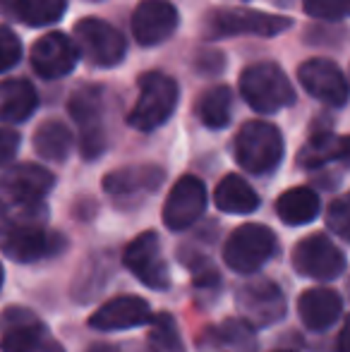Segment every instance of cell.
<instances>
[{"label": "cell", "mask_w": 350, "mask_h": 352, "mask_svg": "<svg viewBox=\"0 0 350 352\" xmlns=\"http://www.w3.org/2000/svg\"><path fill=\"white\" fill-rule=\"evenodd\" d=\"M206 206V187L199 177L185 175L173 185L164 204V223L168 230H187L199 221Z\"/></svg>", "instance_id": "5bb4252c"}, {"label": "cell", "mask_w": 350, "mask_h": 352, "mask_svg": "<svg viewBox=\"0 0 350 352\" xmlns=\"http://www.w3.org/2000/svg\"><path fill=\"white\" fill-rule=\"evenodd\" d=\"M214 204L223 213H238V216H245V213L257 211L259 197H257V192L250 187V182L245 180V177L226 175L214 192Z\"/></svg>", "instance_id": "603a6c76"}, {"label": "cell", "mask_w": 350, "mask_h": 352, "mask_svg": "<svg viewBox=\"0 0 350 352\" xmlns=\"http://www.w3.org/2000/svg\"><path fill=\"white\" fill-rule=\"evenodd\" d=\"M151 321V307L146 300L137 295H120L113 300L103 302L91 316L89 326L94 331H125L135 326L149 324Z\"/></svg>", "instance_id": "ac0fdd59"}, {"label": "cell", "mask_w": 350, "mask_h": 352, "mask_svg": "<svg viewBox=\"0 0 350 352\" xmlns=\"http://www.w3.org/2000/svg\"><path fill=\"white\" fill-rule=\"evenodd\" d=\"M72 132L65 122L46 120L34 132V151L53 163H63L72 151Z\"/></svg>", "instance_id": "d4e9b609"}, {"label": "cell", "mask_w": 350, "mask_h": 352, "mask_svg": "<svg viewBox=\"0 0 350 352\" xmlns=\"http://www.w3.org/2000/svg\"><path fill=\"white\" fill-rule=\"evenodd\" d=\"M276 252V235L262 223L235 228L223 245V259L238 274H257Z\"/></svg>", "instance_id": "277c9868"}, {"label": "cell", "mask_w": 350, "mask_h": 352, "mask_svg": "<svg viewBox=\"0 0 350 352\" xmlns=\"http://www.w3.org/2000/svg\"><path fill=\"white\" fill-rule=\"evenodd\" d=\"M0 324H3L0 348L5 352H65L29 309L10 307Z\"/></svg>", "instance_id": "52a82bcc"}, {"label": "cell", "mask_w": 350, "mask_h": 352, "mask_svg": "<svg viewBox=\"0 0 350 352\" xmlns=\"http://www.w3.org/2000/svg\"><path fill=\"white\" fill-rule=\"evenodd\" d=\"M240 94L250 108L276 113L295 101V89L276 63H257L240 74Z\"/></svg>", "instance_id": "3957f363"}, {"label": "cell", "mask_w": 350, "mask_h": 352, "mask_svg": "<svg viewBox=\"0 0 350 352\" xmlns=\"http://www.w3.org/2000/svg\"><path fill=\"white\" fill-rule=\"evenodd\" d=\"M87 352H120L116 348V345H111V343H96V345H91Z\"/></svg>", "instance_id": "836d02e7"}, {"label": "cell", "mask_w": 350, "mask_h": 352, "mask_svg": "<svg viewBox=\"0 0 350 352\" xmlns=\"http://www.w3.org/2000/svg\"><path fill=\"white\" fill-rule=\"evenodd\" d=\"M329 161H350V137L322 132V135H314L300 153V163L305 168H317Z\"/></svg>", "instance_id": "484cf974"}, {"label": "cell", "mask_w": 350, "mask_h": 352, "mask_svg": "<svg viewBox=\"0 0 350 352\" xmlns=\"http://www.w3.org/2000/svg\"><path fill=\"white\" fill-rule=\"evenodd\" d=\"M0 10L27 27H48L65 14L67 0H0Z\"/></svg>", "instance_id": "7402d4cb"}, {"label": "cell", "mask_w": 350, "mask_h": 352, "mask_svg": "<svg viewBox=\"0 0 350 352\" xmlns=\"http://www.w3.org/2000/svg\"><path fill=\"white\" fill-rule=\"evenodd\" d=\"M149 340L159 352H182V340H180V333H177V324L173 316L166 314V311L151 316Z\"/></svg>", "instance_id": "83f0119b"}, {"label": "cell", "mask_w": 350, "mask_h": 352, "mask_svg": "<svg viewBox=\"0 0 350 352\" xmlns=\"http://www.w3.org/2000/svg\"><path fill=\"white\" fill-rule=\"evenodd\" d=\"M327 226L336 232L341 240L350 242V192L341 195L329 204L327 211Z\"/></svg>", "instance_id": "f1b7e54d"}, {"label": "cell", "mask_w": 350, "mask_h": 352, "mask_svg": "<svg viewBox=\"0 0 350 352\" xmlns=\"http://www.w3.org/2000/svg\"><path fill=\"white\" fill-rule=\"evenodd\" d=\"M307 14L317 19H343L350 14V0H303Z\"/></svg>", "instance_id": "f546056e"}, {"label": "cell", "mask_w": 350, "mask_h": 352, "mask_svg": "<svg viewBox=\"0 0 350 352\" xmlns=\"http://www.w3.org/2000/svg\"><path fill=\"white\" fill-rule=\"evenodd\" d=\"M39 94L27 79H5L0 82V122H24L34 116Z\"/></svg>", "instance_id": "44dd1931"}, {"label": "cell", "mask_w": 350, "mask_h": 352, "mask_svg": "<svg viewBox=\"0 0 350 352\" xmlns=\"http://www.w3.org/2000/svg\"><path fill=\"white\" fill-rule=\"evenodd\" d=\"M283 158V135L276 125L262 120L245 122L235 137V161L252 175L276 170Z\"/></svg>", "instance_id": "7a4b0ae2"}, {"label": "cell", "mask_w": 350, "mask_h": 352, "mask_svg": "<svg viewBox=\"0 0 350 352\" xmlns=\"http://www.w3.org/2000/svg\"><path fill=\"white\" fill-rule=\"evenodd\" d=\"M293 269L305 278L333 280L346 271V254L327 235H309L295 245Z\"/></svg>", "instance_id": "ba28073f"}, {"label": "cell", "mask_w": 350, "mask_h": 352, "mask_svg": "<svg viewBox=\"0 0 350 352\" xmlns=\"http://www.w3.org/2000/svg\"><path fill=\"white\" fill-rule=\"evenodd\" d=\"M19 144H22V137H19L17 130L0 127V168L10 166L14 161V156L19 151Z\"/></svg>", "instance_id": "1f68e13d"}, {"label": "cell", "mask_w": 350, "mask_h": 352, "mask_svg": "<svg viewBox=\"0 0 350 352\" xmlns=\"http://www.w3.org/2000/svg\"><path fill=\"white\" fill-rule=\"evenodd\" d=\"M348 87H350V84H348Z\"/></svg>", "instance_id": "8d00e7d4"}, {"label": "cell", "mask_w": 350, "mask_h": 352, "mask_svg": "<svg viewBox=\"0 0 350 352\" xmlns=\"http://www.w3.org/2000/svg\"><path fill=\"white\" fill-rule=\"evenodd\" d=\"M75 46L96 67H116L125 60V36L113 24L96 17H85L75 24Z\"/></svg>", "instance_id": "8992f818"}, {"label": "cell", "mask_w": 350, "mask_h": 352, "mask_svg": "<svg viewBox=\"0 0 350 352\" xmlns=\"http://www.w3.org/2000/svg\"><path fill=\"white\" fill-rule=\"evenodd\" d=\"M293 27V19L283 14H269L259 10L245 8H219L206 19V34L209 36H278L285 29Z\"/></svg>", "instance_id": "5b68a950"}, {"label": "cell", "mask_w": 350, "mask_h": 352, "mask_svg": "<svg viewBox=\"0 0 350 352\" xmlns=\"http://www.w3.org/2000/svg\"><path fill=\"white\" fill-rule=\"evenodd\" d=\"M63 237L58 232H48L43 226H19L0 232V250L5 256L19 264L46 259L63 250Z\"/></svg>", "instance_id": "7c38bea8"}, {"label": "cell", "mask_w": 350, "mask_h": 352, "mask_svg": "<svg viewBox=\"0 0 350 352\" xmlns=\"http://www.w3.org/2000/svg\"><path fill=\"white\" fill-rule=\"evenodd\" d=\"M22 58V41L10 27H0V74L12 70Z\"/></svg>", "instance_id": "4dcf8cb0"}, {"label": "cell", "mask_w": 350, "mask_h": 352, "mask_svg": "<svg viewBox=\"0 0 350 352\" xmlns=\"http://www.w3.org/2000/svg\"><path fill=\"white\" fill-rule=\"evenodd\" d=\"M298 311L309 331H327L338 321L343 311V300L336 290L329 287H309L300 295Z\"/></svg>", "instance_id": "d6986e66"}, {"label": "cell", "mask_w": 350, "mask_h": 352, "mask_svg": "<svg viewBox=\"0 0 350 352\" xmlns=\"http://www.w3.org/2000/svg\"><path fill=\"white\" fill-rule=\"evenodd\" d=\"M276 213L285 226H307L319 213V197L309 187H293L276 201Z\"/></svg>", "instance_id": "cb8c5ba5"}, {"label": "cell", "mask_w": 350, "mask_h": 352, "mask_svg": "<svg viewBox=\"0 0 350 352\" xmlns=\"http://www.w3.org/2000/svg\"><path fill=\"white\" fill-rule=\"evenodd\" d=\"M238 309L245 324L262 329L285 316V297L276 283L269 278H254L238 290Z\"/></svg>", "instance_id": "8fae6325"}, {"label": "cell", "mask_w": 350, "mask_h": 352, "mask_svg": "<svg viewBox=\"0 0 350 352\" xmlns=\"http://www.w3.org/2000/svg\"><path fill=\"white\" fill-rule=\"evenodd\" d=\"M80 60L75 41L63 32L43 34L32 46V67L43 79H61L75 70Z\"/></svg>", "instance_id": "9a60e30c"}, {"label": "cell", "mask_w": 350, "mask_h": 352, "mask_svg": "<svg viewBox=\"0 0 350 352\" xmlns=\"http://www.w3.org/2000/svg\"><path fill=\"white\" fill-rule=\"evenodd\" d=\"M56 177L36 163H19L0 175V199L12 201H43L53 190Z\"/></svg>", "instance_id": "e0dca14e"}, {"label": "cell", "mask_w": 350, "mask_h": 352, "mask_svg": "<svg viewBox=\"0 0 350 352\" xmlns=\"http://www.w3.org/2000/svg\"><path fill=\"white\" fill-rule=\"evenodd\" d=\"M230 108H233V91L226 84L211 87L197 98V118L211 130H221L230 122Z\"/></svg>", "instance_id": "4316f807"}, {"label": "cell", "mask_w": 350, "mask_h": 352, "mask_svg": "<svg viewBox=\"0 0 350 352\" xmlns=\"http://www.w3.org/2000/svg\"><path fill=\"white\" fill-rule=\"evenodd\" d=\"M338 352H350V316L346 319V324H343L341 333H338Z\"/></svg>", "instance_id": "d6a6232c"}, {"label": "cell", "mask_w": 350, "mask_h": 352, "mask_svg": "<svg viewBox=\"0 0 350 352\" xmlns=\"http://www.w3.org/2000/svg\"><path fill=\"white\" fill-rule=\"evenodd\" d=\"M0 287H3V264H0Z\"/></svg>", "instance_id": "e575fe53"}, {"label": "cell", "mask_w": 350, "mask_h": 352, "mask_svg": "<svg viewBox=\"0 0 350 352\" xmlns=\"http://www.w3.org/2000/svg\"><path fill=\"white\" fill-rule=\"evenodd\" d=\"M180 89L175 79L164 72H146L140 77V96L132 106L127 122L140 132H154L173 116Z\"/></svg>", "instance_id": "6da1fadb"}, {"label": "cell", "mask_w": 350, "mask_h": 352, "mask_svg": "<svg viewBox=\"0 0 350 352\" xmlns=\"http://www.w3.org/2000/svg\"><path fill=\"white\" fill-rule=\"evenodd\" d=\"M274 352H295V350H274Z\"/></svg>", "instance_id": "d590c367"}, {"label": "cell", "mask_w": 350, "mask_h": 352, "mask_svg": "<svg viewBox=\"0 0 350 352\" xmlns=\"http://www.w3.org/2000/svg\"><path fill=\"white\" fill-rule=\"evenodd\" d=\"M164 182V170L159 166H130L118 168L103 177V190L111 197H135L156 192Z\"/></svg>", "instance_id": "ffe728a7"}, {"label": "cell", "mask_w": 350, "mask_h": 352, "mask_svg": "<svg viewBox=\"0 0 350 352\" xmlns=\"http://www.w3.org/2000/svg\"><path fill=\"white\" fill-rule=\"evenodd\" d=\"M298 82L305 91L327 106H343L350 96L346 74L333 60L309 58L298 67Z\"/></svg>", "instance_id": "4fadbf2b"}, {"label": "cell", "mask_w": 350, "mask_h": 352, "mask_svg": "<svg viewBox=\"0 0 350 352\" xmlns=\"http://www.w3.org/2000/svg\"><path fill=\"white\" fill-rule=\"evenodd\" d=\"M72 120L80 125V151L87 161L98 158L106 151V135L101 125V89L98 87H80L67 101Z\"/></svg>", "instance_id": "9c48e42d"}, {"label": "cell", "mask_w": 350, "mask_h": 352, "mask_svg": "<svg viewBox=\"0 0 350 352\" xmlns=\"http://www.w3.org/2000/svg\"><path fill=\"white\" fill-rule=\"evenodd\" d=\"M122 264L140 283L151 290H166L171 285L168 266L161 259L159 235L151 230L137 235L122 252Z\"/></svg>", "instance_id": "30bf717a"}, {"label": "cell", "mask_w": 350, "mask_h": 352, "mask_svg": "<svg viewBox=\"0 0 350 352\" xmlns=\"http://www.w3.org/2000/svg\"><path fill=\"white\" fill-rule=\"evenodd\" d=\"M177 10L168 0H142L132 14V34L140 46H159L177 29Z\"/></svg>", "instance_id": "2e32d148"}]
</instances>
